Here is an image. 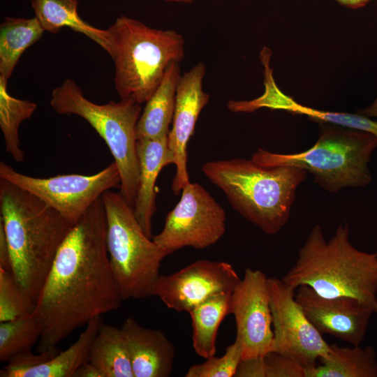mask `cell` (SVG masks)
Here are the masks:
<instances>
[{"label":"cell","instance_id":"obj_1","mask_svg":"<svg viewBox=\"0 0 377 377\" xmlns=\"http://www.w3.org/2000/svg\"><path fill=\"white\" fill-rule=\"evenodd\" d=\"M106 234L101 197L73 226L40 290L33 313L41 331L37 353L57 348L77 329L121 306Z\"/></svg>","mask_w":377,"mask_h":377},{"label":"cell","instance_id":"obj_2","mask_svg":"<svg viewBox=\"0 0 377 377\" xmlns=\"http://www.w3.org/2000/svg\"><path fill=\"white\" fill-rule=\"evenodd\" d=\"M0 213L12 272L36 304L58 250L73 225L32 193L1 178Z\"/></svg>","mask_w":377,"mask_h":377},{"label":"cell","instance_id":"obj_3","mask_svg":"<svg viewBox=\"0 0 377 377\" xmlns=\"http://www.w3.org/2000/svg\"><path fill=\"white\" fill-rule=\"evenodd\" d=\"M281 279L295 289L307 286L324 297L356 298L377 314V251L356 249L349 241L346 223L328 241L316 225Z\"/></svg>","mask_w":377,"mask_h":377},{"label":"cell","instance_id":"obj_4","mask_svg":"<svg viewBox=\"0 0 377 377\" xmlns=\"http://www.w3.org/2000/svg\"><path fill=\"white\" fill-rule=\"evenodd\" d=\"M201 170L230 206L267 235L287 223L296 191L307 172L293 166L265 167L252 159L210 161Z\"/></svg>","mask_w":377,"mask_h":377},{"label":"cell","instance_id":"obj_5","mask_svg":"<svg viewBox=\"0 0 377 377\" xmlns=\"http://www.w3.org/2000/svg\"><path fill=\"white\" fill-rule=\"evenodd\" d=\"M114 64V83L121 99L146 103L161 83L170 64L181 62L185 40L175 30L150 27L121 15L108 29Z\"/></svg>","mask_w":377,"mask_h":377},{"label":"cell","instance_id":"obj_6","mask_svg":"<svg viewBox=\"0 0 377 377\" xmlns=\"http://www.w3.org/2000/svg\"><path fill=\"white\" fill-rule=\"evenodd\" d=\"M377 147V136L335 125L324 126L313 146L295 154L258 149L251 159L265 167L293 166L312 174L328 192L364 187L372 179L369 163Z\"/></svg>","mask_w":377,"mask_h":377},{"label":"cell","instance_id":"obj_7","mask_svg":"<svg viewBox=\"0 0 377 377\" xmlns=\"http://www.w3.org/2000/svg\"><path fill=\"white\" fill-rule=\"evenodd\" d=\"M50 104L59 114L83 118L102 138L119 169V193L133 207L139 184L136 126L141 104L132 98L95 103L84 96L82 89L71 78L52 91Z\"/></svg>","mask_w":377,"mask_h":377},{"label":"cell","instance_id":"obj_8","mask_svg":"<svg viewBox=\"0 0 377 377\" xmlns=\"http://www.w3.org/2000/svg\"><path fill=\"white\" fill-rule=\"evenodd\" d=\"M101 199L110 266L123 300L153 296L161 262L168 253L146 235L133 207L119 193L108 190Z\"/></svg>","mask_w":377,"mask_h":377},{"label":"cell","instance_id":"obj_9","mask_svg":"<svg viewBox=\"0 0 377 377\" xmlns=\"http://www.w3.org/2000/svg\"><path fill=\"white\" fill-rule=\"evenodd\" d=\"M0 178L32 193L73 226L104 192L119 186L121 182L114 161L91 175L68 174L46 178L22 174L1 161Z\"/></svg>","mask_w":377,"mask_h":377},{"label":"cell","instance_id":"obj_10","mask_svg":"<svg viewBox=\"0 0 377 377\" xmlns=\"http://www.w3.org/2000/svg\"><path fill=\"white\" fill-rule=\"evenodd\" d=\"M179 202L165 218L163 230L152 239L168 255L184 248H207L226 232V212L198 183L182 189Z\"/></svg>","mask_w":377,"mask_h":377},{"label":"cell","instance_id":"obj_11","mask_svg":"<svg viewBox=\"0 0 377 377\" xmlns=\"http://www.w3.org/2000/svg\"><path fill=\"white\" fill-rule=\"evenodd\" d=\"M274 341L272 352L289 357L305 369L326 357L330 344L295 300V289L282 279L268 278ZM306 372V371H305Z\"/></svg>","mask_w":377,"mask_h":377},{"label":"cell","instance_id":"obj_12","mask_svg":"<svg viewBox=\"0 0 377 377\" xmlns=\"http://www.w3.org/2000/svg\"><path fill=\"white\" fill-rule=\"evenodd\" d=\"M230 313L236 323V339L242 360L264 357L272 352L274 332L268 278L258 270L246 269L231 294Z\"/></svg>","mask_w":377,"mask_h":377},{"label":"cell","instance_id":"obj_13","mask_svg":"<svg viewBox=\"0 0 377 377\" xmlns=\"http://www.w3.org/2000/svg\"><path fill=\"white\" fill-rule=\"evenodd\" d=\"M240 280L228 263L199 260L172 274L160 275L153 296L169 309L189 313L207 298L232 291Z\"/></svg>","mask_w":377,"mask_h":377},{"label":"cell","instance_id":"obj_14","mask_svg":"<svg viewBox=\"0 0 377 377\" xmlns=\"http://www.w3.org/2000/svg\"><path fill=\"white\" fill-rule=\"evenodd\" d=\"M297 288L295 300L322 334L332 335L352 346L361 345L375 314L368 305L352 297H324L307 286Z\"/></svg>","mask_w":377,"mask_h":377},{"label":"cell","instance_id":"obj_15","mask_svg":"<svg viewBox=\"0 0 377 377\" xmlns=\"http://www.w3.org/2000/svg\"><path fill=\"white\" fill-rule=\"evenodd\" d=\"M205 73L206 66L200 61L181 75L177 85L172 128L168 135V147L176 167L171 186L175 195H179L190 183L186 149L199 115L209 100V95L202 87Z\"/></svg>","mask_w":377,"mask_h":377},{"label":"cell","instance_id":"obj_16","mask_svg":"<svg viewBox=\"0 0 377 377\" xmlns=\"http://www.w3.org/2000/svg\"><path fill=\"white\" fill-rule=\"evenodd\" d=\"M126 340L134 377H168L175 360L171 341L159 330L128 317L121 327Z\"/></svg>","mask_w":377,"mask_h":377},{"label":"cell","instance_id":"obj_17","mask_svg":"<svg viewBox=\"0 0 377 377\" xmlns=\"http://www.w3.org/2000/svg\"><path fill=\"white\" fill-rule=\"evenodd\" d=\"M168 135L137 140L139 184L133 211L144 232L151 239V219L156 210V179L164 167L173 163Z\"/></svg>","mask_w":377,"mask_h":377},{"label":"cell","instance_id":"obj_18","mask_svg":"<svg viewBox=\"0 0 377 377\" xmlns=\"http://www.w3.org/2000/svg\"><path fill=\"white\" fill-rule=\"evenodd\" d=\"M264 83L265 90L263 95L251 101L253 110L263 107L285 110L292 114L306 115L316 121L365 131L377 136V121L366 115L318 110L300 105L278 88L272 73L265 75Z\"/></svg>","mask_w":377,"mask_h":377},{"label":"cell","instance_id":"obj_19","mask_svg":"<svg viewBox=\"0 0 377 377\" xmlns=\"http://www.w3.org/2000/svg\"><path fill=\"white\" fill-rule=\"evenodd\" d=\"M181 77L179 63L167 68L163 77L146 102L136 126L137 140L168 135L175 108L177 88Z\"/></svg>","mask_w":377,"mask_h":377},{"label":"cell","instance_id":"obj_20","mask_svg":"<svg viewBox=\"0 0 377 377\" xmlns=\"http://www.w3.org/2000/svg\"><path fill=\"white\" fill-rule=\"evenodd\" d=\"M45 31L57 34L63 27L82 34L97 43L109 55L112 44L108 29L96 28L83 20L77 12L78 0H29Z\"/></svg>","mask_w":377,"mask_h":377},{"label":"cell","instance_id":"obj_21","mask_svg":"<svg viewBox=\"0 0 377 377\" xmlns=\"http://www.w3.org/2000/svg\"><path fill=\"white\" fill-rule=\"evenodd\" d=\"M320 362L306 370L305 377H377V354L371 346L331 344Z\"/></svg>","mask_w":377,"mask_h":377},{"label":"cell","instance_id":"obj_22","mask_svg":"<svg viewBox=\"0 0 377 377\" xmlns=\"http://www.w3.org/2000/svg\"><path fill=\"white\" fill-rule=\"evenodd\" d=\"M232 291L214 295L193 308L189 314L192 322V344L197 355L207 359L216 353V337L224 318L230 313Z\"/></svg>","mask_w":377,"mask_h":377},{"label":"cell","instance_id":"obj_23","mask_svg":"<svg viewBox=\"0 0 377 377\" xmlns=\"http://www.w3.org/2000/svg\"><path fill=\"white\" fill-rule=\"evenodd\" d=\"M45 32L32 18L6 17L0 24V77L9 78L24 52L37 43Z\"/></svg>","mask_w":377,"mask_h":377},{"label":"cell","instance_id":"obj_24","mask_svg":"<svg viewBox=\"0 0 377 377\" xmlns=\"http://www.w3.org/2000/svg\"><path fill=\"white\" fill-rule=\"evenodd\" d=\"M89 362L104 377H134L126 338L115 326L102 324L93 341Z\"/></svg>","mask_w":377,"mask_h":377},{"label":"cell","instance_id":"obj_25","mask_svg":"<svg viewBox=\"0 0 377 377\" xmlns=\"http://www.w3.org/2000/svg\"><path fill=\"white\" fill-rule=\"evenodd\" d=\"M103 323L102 316L91 320L69 348L44 363L27 369L21 377H73L77 369L89 361L93 341Z\"/></svg>","mask_w":377,"mask_h":377},{"label":"cell","instance_id":"obj_26","mask_svg":"<svg viewBox=\"0 0 377 377\" xmlns=\"http://www.w3.org/2000/svg\"><path fill=\"white\" fill-rule=\"evenodd\" d=\"M7 86L8 82L0 77V127L6 151L16 162H22L24 154L20 148L19 128L23 121L32 116L37 104L12 96Z\"/></svg>","mask_w":377,"mask_h":377},{"label":"cell","instance_id":"obj_27","mask_svg":"<svg viewBox=\"0 0 377 377\" xmlns=\"http://www.w3.org/2000/svg\"><path fill=\"white\" fill-rule=\"evenodd\" d=\"M40 328L33 314L0 322V362H8L15 356L30 351L38 342Z\"/></svg>","mask_w":377,"mask_h":377},{"label":"cell","instance_id":"obj_28","mask_svg":"<svg viewBox=\"0 0 377 377\" xmlns=\"http://www.w3.org/2000/svg\"><path fill=\"white\" fill-rule=\"evenodd\" d=\"M34 308L13 272L0 268V322L31 316Z\"/></svg>","mask_w":377,"mask_h":377},{"label":"cell","instance_id":"obj_29","mask_svg":"<svg viewBox=\"0 0 377 377\" xmlns=\"http://www.w3.org/2000/svg\"><path fill=\"white\" fill-rule=\"evenodd\" d=\"M242 350L240 343L235 340L227 346L221 357L213 355L201 364L192 365L185 374L186 377H235L242 360Z\"/></svg>","mask_w":377,"mask_h":377},{"label":"cell","instance_id":"obj_30","mask_svg":"<svg viewBox=\"0 0 377 377\" xmlns=\"http://www.w3.org/2000/svg\"><path fill=\"white\" fill-rule=\"evenodd\" d=\"M263 362L265 377H305V368L286 355L271 352Z\"/></svg>","mask_w":377,"mask_h":377},{"label":"cell","instance_id":"obj_31","mask_svg":"<svg viewBox=\"0 0 377 377\" xmlns=\"http://www.w3.org/2000/svg\"><path fill=\"white\" fill-rule=\"evenodd\" d=\"M58 351V348H56L47 352L37 353V354L33 353L31 350L19 354L13 357L0 371V376L21 377L23 372L44 363L56 355Z\"/></svg>","mask_w":377,"mask_h":377},{"label":"cell","instance_id":"obj_32","mask_svg":"<svg viewBox=\"0 0 377 377\" xmlns=\"http://www.w3.org/2000/svg\"><path fill=\"white\" fill-rule=\"evenodd\" d=\"M235 377H265L263 357L242 360Z\"/></svg>","mask_w":377,"mask_h":377},{"label":"cell","instance_id":"obj_33","mask_svg":"<svg viewBox=\"0 0 377 377\" xmlns=\"http://www.w3.org/2000/svg\"><path fill=\"white\" fill-rule=\"evenodd\" d=\"M0 268L12 272L10 248L3 225L0 221Z\"/></svg>","mask_w":377,"mask_h":377},{"label":"cell","instance_id":"obj_34","mask_svg":"<svg viewBox=\"0 0 377 377\" xmlns=\"http://www.w3.org/2000/svg\"><path fill=\"white\" fill-rule=\"evenodd\" d=\"M73 377H104L101 371L90 362L80 365L75 371Z\"/></svg>","mask_w":377,"mask_h":377},{"label":"cell","instance_id":"obj_35","mask_svg":"<svg viewBox=\"0 0 377 377\" xmlns=\"http://www.w3.org/2000/svg\"><path fill=\"white\" fill-rule=\"evenodd\" d=\"M339 4L349 8L357 9L364 6L371 0H335Z\"/></svg>","mask_w":377,"mask_h":377},{"label":"cell","instance_id":"obj_36","mask_svg":"<svg viewBox=\"0 0 377 377\" xmlns=\"http://www.w3.org/2000/svg\"><path fill=\"white\" fill-rule=\"evenodd\" d=\"M360 114L367 117H377V97L371 105L361 110Z\"/></svg>","mask_w":377,"mask_h":377},{"label":"cell","instance_id":"obj_37","mask_svg":"<svg viewBox=\"0 0 377 377\" xmlns=\"http://www.w3.org/2000/svg\"><path fill=\"white\" fill-rule=\"evenodd\" d=\"M165 2L168 3H191L194 0H163Z\"/></svg>","mask_w":377,"mask_h":377},{"label":"cell","instance_id":"obj_38","mask_svg":"<svg viewBox=\"0 0 377 377\" xmlns=\"http://www.w3.org/2000/svg\"><path fill=\"white\" fill-rule=\"evenodd\" d=\"M216 1H219V0H216Z\"/></svg>","mask_w":377,"mask_h":377}]
</instances>
